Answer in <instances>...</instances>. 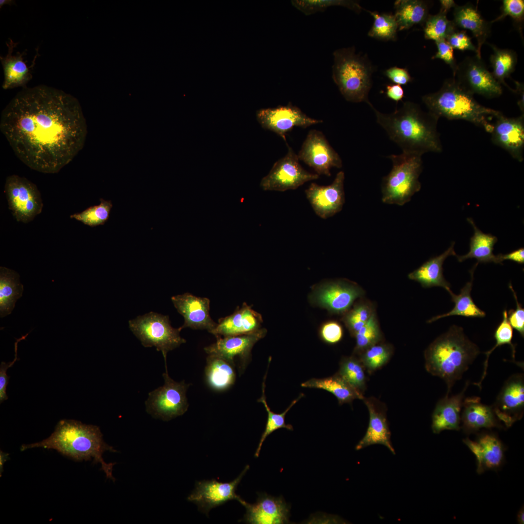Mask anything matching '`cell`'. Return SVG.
Listing matches in <instances>:
<instances>
[{"label":"cell","instance_id":"cell-37","mask_svg":"<svg viewBox=\"0 0 524 524\" xmlns=\"http://www.w3.org/2000/svg\"><path fill=\"white\" fill-rule=\"evenodd\" d=\"M489 45L493 50L490 57L492 75L501 84L514 92V89L507 85L505 80L515 70L518 59L516 53L512 49H500L493 45Z\"/></svg>","mask_w":524,"mask_h":524},{"label":"cell","instance_id":"cell-34","mask_svg":"<svg viewBox=\"0 0 524 524\" xmlns=\"http://www.w3.org/2000/svg\"><path fill=\"white\" fill-rule=\"evenodd\" d=\"M208 385L216 391H224L231 387L235 381L234 366L218 356L208 355L205 370Z\"/></svg>","mask_w":524,"mask_h":524},{"label":"cell","instance_id":"cell-23","mask_svg":"<svg viewBox=\"0 0 524 524\" xmlns=\"http://www.w3.org/2000/svg\"><path fill=\"white\" fill-rule=\"evenodd\" d=\"M363 400L369 411V425L365 435L356 445V450H359L371 445L378 444L384 445L395 455V452L391 442V432L385 406L373 397L364 398Z\"/></svg>","mask_w":524,"mask_h":524},{"label":"cell","instance_id":"cell-4","mask_svg":"<svg viewBox=\"0 0 524 524\" xmlns=\"http://www.w3.org/2000/svg\"><path fill=\"white\" fill-rule=\"evenodd\" d=\"M479 353L478 347L465 335L462 328L454 325L426 349L425 368L445 382L446 395H449L455 382L462 377Z\"/></svg>","mask_w":524,"mask_h":524},{"label":"cell","instance_id":"cell-24","mask_svg":"<svg viewBox=\"0 0 524 524\" xmlns=\"http://www.w3.org/2000/svg\"><path fill=\"white\" fill-rule=\"evenodd\" d=\"M262 322L261 314L244 302L231 315L220 318L210 333L216 337L248 334L260 329Z\"/></svg>","mask_w":524,"mask_h":524},{"label":"cell","instance_id":"cell-31","mask_svg":"<svg viewBox=\"0 0 524 524\" xmlns=\"http://www.w3.org/2000/svg\"><path fill=\"white\" fill-rule=\"evenodd\" d=\"M467 220L473 227L474 234L470 238L469 252L463 256H456L458 261L462 262L469 258H475L477 260V264L478 263L491 262L502 264L498 256L493 253L494 246L498 241L497 238L491 234L484 233L481 231L472 218H468Z\"/></svg>","mask_w":524,"mask_h":524},{"label":"cell","instance_id":"cell-57","mask_svg":"<svg viewBox=\"0 0 524 524\" xmlns=\"http://www.w3.org/2000/svg\"><path fill=\"white\" fill-rule=\"evenodd\" d=\"M516 84V89L514 90V93H517V94L520 97L518 102V105L523 115H524V84L520 83L518 82L515 81Z\"/></svg>","mask_w":524,"mask_h":524},{"label":"cell","instance_id":"cell-18","mask_svg":"<svg viewBox=\"0 0 524 524\" xmlns=\"http://www.w3.org/2000/svg\"><path fill=\"white\" fill-rule=\"evenodd\" d=\"M344 173L339 172L332 183L327 186L312 182L305 190L307 199L315 213L323 219L341 211L344 203Z\"/></svg>","mask_w":524,"mask_h":524},{"label":"cell","instance_id":"cell-3","mask_svg":"<svg viewBox=\"0 0 524 524\" xmlns=\"http://www.w3.org/2000/svg\"><path fill=\"white\" fill-rule=\"evenodd\" d=\"M41 447L54 449L75 461L90 460L99 463L106 477L113 481V467L115 463L105 462L102 458L106 451L116 452L105 443L99 428L73 420L64 419L57 424L54 432L47 439L37 442L23 444L21 451Z\"/></svg>","mask_w":524,"mask_h":524},{"label":"cell","instance_id":"cell-61","mask_svg":"<svg viewBox=\"0 0 524 524\" xmlns=\"http://www.w3.org/2000/svg\"><path fill=\"white\" fill-rule=\"evenodd\" d=\"M14 1L10 0H0V7H1L2 6H3L5 4H10L11 3H14Z\"/></svg>","mask_w":524,"mask_h":524},{"label":"cell","instance_id":"cell-33","mask_svg":"<svg viewBox=\"0 0 524 524\" xmlns=\"http://www.w3.org/2000/svg\"><path fill=\"white\" fill-rule=\"evenodd\" d=\"M23 286L15 271L0 267V316L11 314L18 299L22 295Z\"/></svg>","mask_w":524,"mask_h":524},{"label":"cell","instance_id":"cell-36","mask_svg":"<svg viewBox=\"0 0 524 524\" xmlns=\"http://www.w3.org/2000/svg\"><path fill=\"white\" fill-rule=\"evenodd\" d=\"M476 266L475 265L470 271L471 279L461 289L459 295L454 294L451 290L448 292L452 297V301L455 303L453 309L446 313L432 317L427 321V323H432L439 319L453 315L473 317L485 316V312L475 305L471 295L474 279V272Z\"/></svg>","mask_w":524,"mask_h":524},{"label":"cell","instance_id":"cell-49","mask_svg":"<svg viewBox=\"0 0 524 524\" xmlns=\"http://www.w3.org/2000/svg\"><path fill=\"white\" fill-rule=\"evenodd\" d=\"M509 288L511 290L513 296L516 302V309H511L508 313V321L511 326L517 331L520 334L524 336V309L521 304L518 302L515 292L514 291L511 283L509 284Z\"/></svg>","mask_w":524,"mask_h":524},{"label":"cell","instance_id":"cell-16","mask_svg":"<svg viewBox=\"0 0 524 524\" xmlns=\"http://www.w3.org/2000/svg\"><path fill=\"white\" fill-rule=\"evenodd\" d=\"M249 467L246 465L241 474L229 482L223 483L215 479L197 482L188 500L196 504L199 510L206 515L212 508L229 500H236L240 502L242 499L236 493V491Z\"/></svg>","mask_w":524,"mask_h":524},{"label":"cell","instance_id":"cell-7","mask_svg":"<svg viewBox=\"0 0 524 524\" xmlns=\"http://www.w3.org/2000/svg\"><path fill=\"white\" fill-rule=\"evenodd\" d=\"M393 163L390 172L383 178V202L402 206L421 189L419 177L423 168L422 155L402 152L388 156Z\"/></svg>","mask_w":524,"mask_h":524},{"label":"cell","instance_id":"cell-20","mask_svg":"<svg viewBox=\"0 0 524 524\" xmlns=\"http://www.w3.org/2000/svg\"><path fill=\"white\" fill-rule=\"evenodd\" d=\"M490 133L493 144L504 149L519 162L523 161L524 115L509 118L502 113L495 118Z\"/></svg>","mask_w":524,"mask_h":524},{"label":"cell","instance_id":"cell-13","mask_svg":"<svg viewBox=\"0 0 524 524\" xmlns=\"http://www.w3.org/2000/svg\"><path fill=\"white\" fill-rule=\"evenodd\" d=\"M299 160L313 169L318 175L331 176L332 167L341 168L342 160L330 145L324 134L310 130L297 154Z\"/></svg>","mask_w":524,"mask_h":524},{"label":"cell","instance_id":"cell-53","mask_svg":"<svg viewBox=\"0 0 524 524\" xmlns=\"http://www.w3.org/2000/svg\"><path fill=\"white\" fill-rule=\"evenodd\" d=\"M28 333L26 335L22 336L20 338L16 339V341L15 343V358L14 360L8 363H5L4 361H2L0 366V402L1 403L3 401L8 399V396L6 394V387L8 383V380L9 377L7 376L6 374V371L8 368L11 367L17 360V349L18 343L22 340L25 339L27 336Z\"/></svg>","mask_w":524,"mask_h":524},{"label":"cell","instance_id":"cell-22","mask_svg":"<svg viewBox=\"0 0 524 524\" xmlns=\"http://www.w3.org/2000/svg\"><path fill=\"white\" fill-rule=\"evenodd\" d=\"M172 302L178 312L184 318L181 330L186 328L194 329H206L209 332L216 326L210 315V300L206 297L196 296L190 293L177 295L171 297Z\"/></svg>","mask_w":524,"mask_h":524},{"label":"cell","instance_id":"cell-52","mask_svg":"<svg viewBox=\"0 0 524 524\" xmlns=\"http://www.w3.org/2000/svg\"><path fill=\"white\" fill-rule=\"evenodd\" d=\"M322 339L326 343L335 344L339 342L343 336V329L341 325L335 321L325 323L320 330Z\"/></svg>","mask_w":524,"mask_h":524},{"label":"cell","instance_id":"cell-59","mask_svg":"<svg viewBox=\"0 0 524 524\" xmlns=\"http://www.w3.org/2000/svg\"><path fill=\"white\" fill-rule=\"evenodd\" d=\"M9 454L5 453L1 450L0 451V476L3 471V466L5 462L10 459Z\"/></svg>","mask_w":524,"mask_h":524},{"label":"cell","instance_id":"cell-39","mask_svg":"<svg viewBox=\"0 0 524 524\" xmlns=\"http://www.w3.org/2000/svg\"><path fill=\"white\" fill-rule=\"evenodd\" d=\"M365 370L359 359L350 357L342 359L338 374L357 391L363 394L366 388Z\"/></svg>","mask_w":524,"mask_h":524},{"label":"cell","instance_id":"cell-12","mask_svg":"<svg viewBox=\"0 0 524 524\" xmlns=\"http://www.w3.org/2000/svg\"><path fill=\"white\" fill-rule=\"evenodd\" d=\"M454 79L465 90L486 98L500 96L503 92L501 84L486 67L481 57L476 55L466 57L457 65Z\"/></svg>","mask_w":524,"mask_h":524},{"label":"cell","instance_id":"cell-26","mask_svg":"<svg viewBox=\"0 0 524 524\" xmlns=\"http://www.w3.org/2000/svg\"><path fill=\"white\" fill-rule=\"evenodd\" d=\"M468 385L467 382L460 393L450 397L446 394L438 401L432 415L431 428L433 433L438 434L445 430L460 429V412Z\"/></svg>","mask_w":524,"mask_h":524},{"label":"cell","instance_id":"cell-46","mask_svg":"<svg viewBox=\"0 0 524 524\" xmlns=\"http://www.w3.org/2000/svg\"><path fill=\"white\" fill-rule=\"evenodd\" d=\"M376 312L374 304L368 300L360 301L347 312L344 322L354 336Z\"/></svg>","mask_w":524,"mask_h":524},{"label":"cell","instance_id":"cell-51","mask_svg":"<svg viewBox=\"0 0 524 524\" xmlns=\"http://www.w3.org/2000/svg\"><path fill=\"white\" fill-rule=\"evenodd\" d=\"M435 42L437 51L431 59H440L444 61L450 67L454 74L458 65L454 57V49L446 40H441Z\"/></svg>","mask_w":524,"mask_h":524},{"label":"cell","instance_id":"cell-2","mask_svg":"<svg viewBox=\"0 0 524 524\" xmlns=\"http://www.w3.org/2000/svg\"><path fill=\"white\" fill-rule=\"evenodd\" d=\"M375 112L377 123L402 152L422 155L440 153L442 146L437 130L439 118L426 112L416 103L407 101L393 112L384 114L369 105Z\"/></svg>","mask_w":524,"mask_h":524},{"label":"cell","instance_id":"cell-5","mask_svg":"<svg viewBox=\"0 0 524 524\" xmlns=\"http://www.w3.org/2000/svg\"><path fill=\"white\" fill-rule=\"evenodd\" d=\"M422 100L428 111L439 118L465 120L489 133L493 126L491 119L502 114L479 104L454 78L445 80L440 90L424 95Z\"/></svg>","mask_w":524,"mask_h":524},{"label":"cell","instance_id":"cell-27","mask_svg":"<svg viewBox=\"0 0 524 524\" xmlns=\"http://www.w3.org/2000/svg\"><path fill=\"white\" fill-rule=\"evenodd\" d=\"M453 22L458 28L469 30L477 41L476 55L481 56V50L491 33V22L486 20L477 9L467 3L454 8Z\"/></svg>","mask_w":524,"mask_h":524},{"label":"cell","instance_id":"cell-43","mask_svg":"<svg viewBox=\"0 0 524 524\" xmlns=\"http://www.w3.org/2000/svg\"><path fill=\"white\" fill-rule=\"evenodd\" d=\"M367 11L374 18L373 25L368 33L369 36L383 41L396 39L398 26L394 15Z\"/></svg>","mask_w":524,"mask_h":524},{"label":"cell","instance_id":"cell-58","mask_svg":"<svg viewBox=\"0 0 524 524\" xmlns=\"http://www.w3.org/2000/svg\"><path fill=\"white\" fill-rule=\"evenodd\" d=\"M440 3L441 4L440 11L446 14L449 10L452 8H454L457 5L453 0H441Z\"/></svg>","mask_w":524,"mask_h":524},{"label":"cell","instance_id":"cell-30","mask_svg":"<svg viewBox=\"0 0 524 524\" xmlns=\"http://www.w3.org/2000/svg\"><path fill=\"white\" fill-rule=\"evenodd\" d=\"M454 245L455 242H452L450 247L442 254L431 258L410 273L409 278L419 282L424 288L439 286L448 292L451 290L450 284L443 276L442 265L448 256L457 255Z\"/></svg>","mask_w":524,"mask_h":524},{"label":"cell","instance_id":"cell-9","mask_svg":"<svg viewBox=\"0 0 524 524\" xmlns=\"http://www.w3.org/2000/svg\"><path fill=\"white\" fill-rule=\"evenodd\" d=\"M164 361V384L149 393L146 406L147 412L153 416L168 421L187 411L186 393L189 385L183 381L178 382L173 380L168 374L166 360Z\"/></svg>","mask_w":524,"mask_h":524},{"label":"cell","instance_id":"cell-60","mask_svg":"<svg viewBox=\"0 0 524 524\" xmlns=\"http://www.w3.org/2000/svg\"><path fill=\"white\" fill-rule=\"evenodd\" d=\"M524 507L519 510L517 517V522L519 524H523L524 523Z\"/></svg>","mask_w":524,"mask_h":524},{"label":"cell","instance_id":"cell-25","mask_svg":"<svg viewBox=\"0 0 524 524\" xmlns=\"http://www.w3.org/2000/svg\"><path fill=\"white\" fill-rule=\"evenodd\" d=\"M476 457V472L481 474L485 471L498 468L504 458L503 446L494 434L485 433L475 441L469 438L463 440Z\"/></svg>","mask_w":524,"mask_h":524},{"label":"cell","instance_id":"cell-21","mask_svg":"<svg viewBox=\"0 0 524 524\" xmlns=\"http://www.w3.org/2000/svg\"><path fill=\"white\" fill-rule=\"evenodd\" d=\"M363 289L357 284L347 281H337L326 284L317 290L313 300L319 305L335 313L348 311L354 302L362 297Z\"/></svg>","mask_w":524,"mask_h":524},{"label":"cell","instance_id":"cell-50","mask_svg":"<svg viewBox=\"0 0 524 524\" xmlns=\"http://www.w3.org/2000/svg\"><path fill=\"white\" fill-rule=\"evenodd\" d=\"M453 49L461 51L471 50L477 52L476 47L472 43L466 31L458 30L450 34L446 39Z\"/></svg>","mask_w":524,"mask_h":524},{"label":"cell","instance_id":"cell-45","mask_svg":"<svg viewBox=\"0 0 524 524\" xmlns=\"http://www.w3.org/2000/svg\"><path fill=\"white\" fill-rule=\"evenodd\" d=\"M99 205L90 206L81 213L70 215L71 218L78 220L91 227L104 225L108 220L113 204L111 200L100 199Z\"/></svg>","mask_w":524,"mask_h":524},{"label":"cell","instance_id":"cell-1","mask_svg":"<svg viewBox=\"0 0 524 524\" xmlns=\"http://www.w3.org/2000/svg\"><path fill=\"white\" fill-rule=\"evenodd\" d=\"M0 129L21 162L33 170L50 174L72 161L87 134L78 99L45 85L19 92L2 111Z\"/></svg>","mask_w":524,"mask_h":524},{"label":"cell","instance_id":"cell-55","mask_svg":"<svg viewBox=\"0 0 524 524\" xmlns=\"http://www.w3.org/2000/svg\"><path fill=\"white\" fill-rule=\"evenodd\" d=\"M500 261L502 263L504 260H510L520 264L524 263V248H520L509 253L497 255Z\"/></svg>","mask_w":524,"mask_h":524},{"label":"cell","instance_id":"cell-35","mask_svg":"<svg viewBox=\"0 0 524 524\" xmlns=\"http://www.w3.org/2000/svg\"><path fill=\"white\" fill-rule=\"evenodd\" d=\"M394 8L399 31L424 24L429 15L428 6L423 0H397L394 2Z\"/></svg>","mask_w":524,"mask_h":524},{"label":"cell","instance_id":"cell-6","mask_svg":"<svg viewBox=\"0 0 524 524\" xmlns=\"http://www.w3.org/2000/svg\"><path fill=\"white\" fill-rule=\"evenodd\" d=\"M332 79L347 101L365 102L372 86L373 69L365 56L356 53L354 47L339 49L333 53Z\"/></svg>","mask_w":524,"mask_h":524},{"label":"cell","instance_id":"cell-56","mask_svg":"<svg viewBox=\"0 0 524 524\" xmlns=\"http://www.w3.org/2000/svg\"><path fill=\"white\" fill-rule=\"evenodd\" d=\"M386 94L388 98L397 102L404 98V91L400 85L389 84L386 86Z\"/></svg>","mask_w":524,"mask_h":524},{"label":"cell","instance_id":"cell-11","mask_svg":"<svg viewBox=\"0 0 524 524\" xmlns=\"http://www.w3.org/2000/svg\"><path fill=\"white\" fill-rule=\"evenodd\" d=\"M286 155L276 162L268 174L260 183L264 191L284 192L295 190L309 181L317 180L319 176L304 169L293 149L286 143Z\"/></svg>","mask_w":524,"mask_h":524},{"label":"cell","instance_id":"cell-29","mask_svg":"<svg viewBox=\"0 0 524 524\" xmlns=\"http://www.w3.org/2000/svg\"><path fill=\"white\" fill-rule=\"evenodd\" d=\"M6 44L8 53L5 57H0L4 73L2 87L5 90L17 87L25 88L32 78L30 69L24 60L26 52H17L13 55L12 52L18 43L14 42L10 38Z\"/></svg>","mask_w":524,"mask_h":524},{"label":"cell","instance_id":"cell-32","mask_svg":"<svg viewBox=\"0 0 524 524\" xmlns=\"http://www.w3.org/2000/svg\"><path fill=\"white\" fill-rule=\"evenodd\" d=\"M304 388L323 389L333 394L339 404L351 402L355 399L363 400L364 397L345 381L338 373L322 378H311L301 384Z\"/></svg>","mask_w":524,"mask_h":524},{"label":"cell","instance_id":"cell-48","mask_svg":"<svg viewBox=\"0 0 524 524\" xmlns=\"http://www.w3.org/2000/svg\"><path fill=\"white\" fill-rule=\"evenodd\" d=\"M501 13L491 23L501 20L506 16H510L517 25L520 33L522 32V23L524 18V0H503L501 9Z\"/></svg>","mask_w":524,"mask_h":524},{"label":"cell","instance_id":"cell-38","mask_svg":"<svg viewBox=\"0 0 524 524\" xmlns=\"http://www.w3.org/2000/svg\"><path fill=\"white\" fill-rule=\"evenodd\" d=\"M267 373L265 374L263 378V380L262 384V395L261 397L258 400V402H261L263 404L265 409L267 413V420L265 426L264 431L262 433L261 438L260 440L258 447L256 450L255 453V457L258 458L260 455V453L261 450L262 445L264 442L266 438L272 433L275 430L284 428L289 430H293V427L290 424H287L285 422V417L286 413L289 410L295 405L298 401H299L304 395L303 393H301L299 396L295 399L293 400L289 406L282 412L281 413H276L272 411L269 407L268 406L265 395V379L266 377Z\"/></svg>","mask_w":524,"mask_h":524},{"label":"cell","instance_id":"cell-10","mask_svg":"<svg viewBox=\"0 0 524 524\" xmlns=\"http://www.w3.org/2000/svg\"><path fill=\"white\" fill-rule=\"evenodd\" d=\"M4 191L9 210L17 221L29 223L41 213L43 204L40 192L26 178L16 175L8 176Z\"/></svg>","mask_w":524,"mask_h":524},{"label":"cell","instance_id":"cell-47","mask_svg":"<svg viewBox=\"0 0 524 524\" xmlns=\"http://www.w3.org/2000/svg\"><path fill=\"white\" fill-rule=\"evenodd\" d=\"M494 337L496 341L495 345L491 349L485 353L486 358L484 363V370L481 379L478 382L474 383L480 389L481 383L487 374L489 357L494 349L502 345L509 344L512 350L513 359H515V346L512 343L513 329L508 321V312L506 310L503 312V319L495 331Z\"/></svg>","mask_w":524,"mask_h":524},{"label":"cell","instance_id":"cell-17","mask_svg":"<svg viewBox=\"0 0 524 524\" xmlns=\"http://www.w3.org/2000/svg\"><path fill=\"white\" fill-rule=\"evenodd\" d=\"M492 407L497 419L507 427L522 418L524 410L523 375H513L507 380Z\"/></svg>","mask_w":524,"mask_h":524},{"label":"cell","instance_id":"cell-40","mask_svg":"<svg viewBox=\"0 0 524 524\" xmlns=\"http://www.w3.org/2000/svg\"><path fill=\"white\" fill-rule=\"evenodd\" d=\"M446 15L440 11L436 15L428 16L424 23L426 39L435 42L446 40L450 34L458 30L453 20H449Z\"/></svg>","mask_w":524,"mask_h":524},{"label":"cell","instance_id":"cell-28","mask_svg":"<svg viewBox=\"0 0 524 524\" xmlns=\"http://www.w3.org/2000/svg\"><path fill=\"white\" fill-rule=\"evenodd\" d=\"M461 421L465 432L470 433L483 428L499 426L492 406L481 402L477 396L466 398L463 402Z\"/></svg>","mask_w":524,"mask_h":524},{"label":"cell","instance_id":"cell-8","mask_svg":"<svg viewBox=\"0 0 524 524\" xmlns=\"http://www.w3.org/2000/svg\"><path fill=\"white\" fill-rule=\"evenodd\" d=\"M129 325L144 347L155 346L162 352L164 360L168 351L186 342L180 335L179 328L172 327L168 315L151 311L130 320Z\"/></svg>","mask_w":524,"mask_h":524},{"label":"cell","instance_id":"cell-44","mask_svg":"<svg viewBox=\"0 0 524 524\" xmlns=\"http://www.w3.org/2000/svg\"><path fill=\"white\" fill-rule=\"evenodd\" d=\"M354 352L360 354L369 347L382 342V334L376 312L355 335Z\"/></svg>","mask_w":524,"mask_h":524},{"label":"cell","instance_id":"cell-14","mask_svg":"<svg viewBox=\"0 0 524 524\" xmlns=\"http://www.w3.org/2000/svg\"><path fill=\"white\" fill-rule=\"evenodd\" d=\"M256 115L258 122L263 128L275 132L286 143V134L294 127L306 128L323 122L322 120L309 117L291 103L260 109L256 112Z\"/></svg>","mask_w":524,"mask_h":524},{"label":"cell","instance_id":"cell-41","mask_svg":"<svg viewBox=\"0 0 524 524\" xmlns=\"http://www.w3.org/2000/svg\"><path fill=\"white\" fill-rule=\"evenodd\" d=\"M292 5L306 16L322 12L332 6L347 8L360 13L362 8L359 2L349 0H293Z\"/></svg>","mask_w":524,"mask_h":524},{"label":"cell","instance_id":"cell-15","mask_svg":"<svg viewBox=\"0 0 524 524\" xmlns=\"http://www.w3.org/2000/svg\"><path fill=\"white\" fill-rule=\"evenodd\" d=\"M267 330L260 328L248 334L217 337L216 342L204 348L208 355L220 357L235 366V361H238L239 371L243 370L250 359L251 351L259 340L266 335Z\"/></svg>","mask_w":524,"mask_h":524},{"label":"cell","instance_id":"cell-54","mask_svg":"<svg viewBox=\"0 0 524 524\" xmlns=\"http://www.w3.org/2000/svg\"><path fill=\"white\" fill-rule=\"evenodd\" d=\"M385 75L393 83L400 85H406L412 80L407 69L397 66L386 70Z\"/></svg>","mask_w":524,"mask_h":524},{"label":"cell","instance_id":"cell-19","mask_svg":"<svg viewBox=\"0 0 524 524\" xmlns=\"http://www.w3.org/2000/svg\"><path fill=\"white\" fill-rule=\"evenodd\" d=\"M253 504L243 499L240 503L246 508L240 520L252 524H282L289 522L290 506L282 496L276 497L265 493H260Z\"/></svg>","mask_w":524,"mask_h":524},{"label":"cell","instance_id":"cell-42","mask_svg":"<svg viewBox=\"0 0 524 524\" xmlns=\"http://www.w3.org/2000/svg\"><path fill=\"white\" fill-rule=\"evenodd\" d=\"M393 353V346L381 342L363 351L360 354L359 359L365 370L371 374L385 365Z\"/></svg>","mask_w":524,"mask_h":524}]
</instances>
